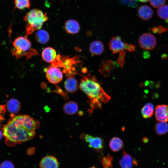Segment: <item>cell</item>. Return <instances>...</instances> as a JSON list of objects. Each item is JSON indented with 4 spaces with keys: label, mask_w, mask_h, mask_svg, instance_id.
Wrapping results in <instances>:
<instances>
[{
    "label": "cell",
    "mask_w": 168,
    "mask_h": 168,
    "mask_svg": "<svg viewBox=\"0 0 168 168\" xmlns=\"http://www.w3.org/2000/svg\"><path fill=\"white\" fill-rule=\"evenodd\" d=\"M36 124L28 115H18L9 120L2 128L3 135L9 146L29 141L35 134Z\"/></svg>",
    "instance_id": "6da1fadb"
},
{
    "label": "cell",
    "mask_w": 168,
    "mask_h": 168,
    "mask_svg": "<svg viewBox=\"0 0 168 168\" xmlns=\"http://www.w3.org/2000/svg\"><path fill=\"white\" fill-rule=\"evenodd\" d=\"M79 88L91 100L92 107H101L100 101L106 103L111 99L97 81L95 76L89 74L83 77L79 86Z\"/></svg>",
    "instance_id": "7a4b0ae2"
},
{
    "label": "cell",
    "mask_w": 168,
    "mask_h": 168,
    "mask_svg": "<svg viewBox=\"0 0 168 168\" xmlns=\"http://www.w3.org/2000/svg\"><path fill=\"white\" fill-rule=\"evenodd\" d=\"M24 20L27 22L26 26L27 35L31 34L36 30L40 29L43 23L48 19L46 12L34 9L30 11L24 17Z\"/></svg>",
    "instance_id": "3957f363"
},
{
    "label": "cell",
    "mask_w": 168,
    "mask_h": 168,
    "mask_svg": "<svg viewBox=\"0 0 168 168\" xmlns=\"http://www.w3.org/2000/svg\"><path fill=\"white\" fill-rule=\"evenodd\" d=\"M13 48L11 50L12 55L17 58L30 55L31 44L27 36L19 37L13 42Z\"/></svg>",
    "instance_id": "277c9868"
},
{
    "label": "cell",
    "mask_w": 168,
    "mask_h": 168,
    "mask_svg": "<svg viewBox=\"0 0 168 168\" xmlns=\"http://www.w3.org/2000/svg\"><path fill=\"white\" fill-rule=\"evenodd\" d=\"M110 49L113 54H116L123 49L128 50L129 52L135 50V46L123 42L119 36L113 37L108 44Z\"/></svg>",
    "instance_id": "5b68a950"
},
{
    "label": "cell",
    "mask_w": 168,
    "mask_h": 168,
    "mask_svg": "<svg viewBox=\"0 0 168 168\" xmlns=\"http://www.w3.org/2000/svg\"><path fill=\"white\" fill-rule=\"evenodd\" d=\"M138 43L142 49L150 50L155 48L156 44V40L153 35L145 33L140 36L138 40Z\"/></svg>",
    "instance_id": "8992f818"
},
{
    "label": "cell",
    "mask_w": 168,
    "mask_h": 168,
    "mask_svg": "<svg viewBox=\"0 0 168 168\" xmlns=\"http://www.w3.org/2000/svg\"><path fill=\"white\" fill-rule=\"evenodd\" d=\"M83 137L89 147L95 149L97 152L102 151L104 148V142L101 138L87 134H84Z\"/></svg>",
    "instance_id": "52a82bcc"
},
{
    "label": "cell",
    "mask_w": 168,
    "mask_h": 168,
    "mask_svg": "<svg viewBox=\"0 0 168 168\" xmlns=\"http://www.w3.org/2000/svg\"><path fill=\"white\" fill-rule=\"evenodd\" d=\"M46 76L49 82L54 84L59 83L63 78L62 72L56 67H52L48 68L46 72Z\"/></svg>",
    "instance_id": "ba28073f"
},
{
    "label": "cell",
    "mask_w": 168,
    "mask_h": 168,
    "mask_svg": "<svg viewBox=\"0 0 168 168\" xmlns=\"http://www.w3.org/2000/svg\"><path fill=\"white\" fill-rule=\"evenodd\" d=\"M155 116L156 120L159 122H168V105H157L155 108Z\"/></svg>",
    "instance_id": "9c48e42d"
},
{
    "label": "cell",
    "mask_w": 168,
    "mask_h": 168,
    "mask_svg": "<svg viewBox=\"0 0 168 168\" xmlns=\"http://www.w3.org/2000/svg\"><path fill=\"white\" fill-rule=\"evenodd\" d=\"M119 164L121 168H132L133 166L137 165V161L129 154L123 150V156L119 161Z\"/></svg>",
    "instance_id": "30bf717a"
},
{
    "label": "cell",
    "mask_w": 168,
    "mask_h": 168,
    "mask_svg": "<svg viewBox=\"0 0 168 168\" xmlns=\"http://www.w3.org/2000/svg\"><path fill=\"white\" fill-rule=\"evenodd\" d=\"M40 166V168H58V162L54 156H47L42 159Z\"/></svg>",
    "instance_id": "8fae6325"
},
{
    "label": "cell",
    "mask_w": 168,
    "mask_h": 168,
    "mask_svg": "<svg viewBox=\"0 0 168 168\" xmlns=\"http://www.w3.org/2000/svg\"><path fill=\"white\" fill-rule=\"evenodd\" d=\"M115 67L113 62L111 60L102 61L100 65L99 71L104 77L109 76L112 70Z\"/></svg>",
    "instance_id": "7c38bea8"
},
{
    "label": "cell",
    "mask_w": 168,
    "mask_h": 168,
    "mask_svg": "<svg viewBox=\"0 0 168 168\" xmlns=\"http://www.w3.org/2000/svg\"><path fill=\"white\" fill-rule=\"evenodd\" d=\"M64 28L68 33L75 34L78 33L80 29V26L76 20L70 19L67 21L64 25Z\"/></svg>",
    "instance_id": "4fadbf2b"
},
{
    "label": "cell",
    "mask_w": 168,
    "mask_h": 168,
    "mask_svg": "<svg viewBox=\"0 0 168 168\" xmlns=\"http://www.w3.org/2000/svg\"><path fill=\"white\" fill-rule=\"evenodd\" d=\"M57 56L55 50L52 48L47 47L44 49L42 53L43 59L45 62L51 63L53 62Z\"/></svg>",
    "instance_id": "5bb4252c"
},
{
    "label": "cell",
    "mask_w": 168,
    "mask_h": 168,
    "mask_svg": "<svg viewBox=\"0 0 168 168\" xmlns=\"http://www.w3.org/2000/svg\"><path fill=\"white\" fill-rule=\"evenodd\" d=\"M79 86L78 82L74 77H69L65 81L64 87L66 91L70 93L76 92Z\"/></svg>",
    "instance_id": "9a60e30c"
},
{
    "label": "cell",
    "mask_w": 168,
    "mask_h": 168,
    "mask_svg": "<svg viewBox=\"0 0 168 168\" xmlns=\"http://www.w3.org/2000/svg\"><path fill=\"white\" fill-rule=\"evenodd\" d=\"M138 13L140 18L143 20H147L152 17L153 12L149 6L143 5L141 6L139 8Z\"/></svg>",
    "instance_id": "2e32d148"
},
{
    "label": "cell",
    "mask_w": 168,
    "mask_h": 168,
    "mask_svg": "<svg viewBox=\"0 0 168 168\" xmlns=\"http://www.w3.org/2000/svg\"><path fill=\"white\" fill-rule=\"evenodd\" d=\"M6 107L9 112L12 114H16L20 111L21 104L18 100L12 98L9 100L7 102Z\"/></svg>",
    "instance_id": "e0dca14e"
},
{
    "label": "cell",
    "mask_w": 168,
    "mask_h": 168,
    "mask_svg": "<svg viewBox=\"0 0 168 168\" xmlns=\"http://www.w3.org/2000/svg\"><path fill=\"white\" fill-rule=\"evenodd\" d=\"M89 49L92 55L96 56L100 55L104 51L103 44L100 41H94L91 44Z\"/></svg>",
    "instance_id": "ac0fdd59"
},
{
    "label": "cell",
    "mask_w": 168,
    "mask_h": 168,
    "mask_svg": "<svg viewBox=\"0 0 168 168\" xmlns=\"http://www.w3.org/2000/svg\"><path fill=\"white\" fill-rule=\"evenodd\" d=\"M78 109L77 104L75 102L69 101L64 105L63 110L65 113L68 115H73L76 114Z\"/></svg>",
    "instance_id": "d6986e66"
},
{
    "label": "cell",
    "mask_w": 168,
    "mask_h": 168,
    "mask_svg": "<svg viewBox=\"0 0 168 168\" xmlns=\"http://www.w3.org/2000/svg\"><path fill=\"white\" fill-rule=\"evenodd\" d=\"M35 39L37 41L41 44H45L49 39L48 33L45 30L39 29L35 34Z\"/></svg>",
    "instance_id": "ffe728a7"
},
{
    "label": "cell",
    "mask_w": 168,
    "mask_h": 168,
    "mask_svg": "<svg viewBox=\"0 0 168 168\" xmlns=\"http://www.w3.org/2000/svg\"><path fill=\"white\" fill-rule=\"evenodd\" d=\"M123 145V142L121 139L119 137H114L110 140L109 145L112 151L116 152L122 148Z\"/></svg>",
    "instance_id": "44dd1931"
},
{
    "label": "cell",
    "mask_w": 168,
    "mask_h": 168,
    "mask_svg": "<svg viewBox=\"0 0 168 168\" xmlns=\"http://www.w3.org/2000/svg\"><path fill=\"white\" fill-rule=\"evenodd\" d=\"M154 111V107L151 103H148L146 104L142 108L141 114L142 117L145 119L151 117Z\"/></svg>",
    "instance_id": "7402d4cb"
},
{
    "label": "cell",
    "mask_w": 168,
    "mask_h": 168,
    "mask_svg": "<svg viewBox=\"0 0 168 168\" xmlns=\"http://www.w3.org/2000/svg\"><path fill=\"white\" fill-rule=\"evenodd\" d=\"M99 160L102 164L103 168H113V157L109 153L106 156L102 155L100 157Z\"/></svg>",
    "instance_id": "603a6c76"
},
{
    "label": "cell",
    "mask_w": 168,
    "mask_h": 168,
    "mask_svg": "<svg viewBox=\"0 0 168 168\" xmlns=\"http://www.w3.org/2000/svg\"><path fill=\"white\" fill-rule=\"evenodd\" d=\"M155 129L157 134H165L168 132V124L166 122H159L156 124Z\"/></svg>",
    "instance_id": "cb8c5ba5"
},
{
    "label": "cell",
    "mask_w": 168,
    "mask_h": 168,
    "mask_svg": "<svg viewBox=\"0 0 168 168\" xmlns=\"http://www.w3.org/2000/svg\"><path fill=\"white\" fill-rule=\"evenodd\" d=\"M157 13L158 16L168 22V5H163L158 8Z\"/></svg>",
    "instance_id": "d4e9b609"
},
{
    "label": "cell",
    "mask_w": 168,
    "mask_h": 168,
    "mask_svg": "<svg viewBox=\"0 0 168 168\" xmlns=\"http://www.w3.org/2000/svg\"><path fill=\"white\" fill-rule=\"evenodd\" d=\"M16 7L19 9L29 8L30 7V0H15Z\"/></svg>",
    "instance_id": "484cf974"
},
{
    "label": "cell",
    "mask_w": 168,
    "mask_h": 168,
    "mask_svg": "<svg viewBox=\"0 0 168 168\" xmlns=\"http://www.w3.org/2000/svg\"><path fill=\"white\" fill-rule=\"evenodd\" d=\"M126 52L123 49L119 53V56L117 62L120 65L121 68L124 66L125 63L124 58Z\"/></svg>",
    "instance_id": "4316f807"
},
{
    "label": "cell",
    "mask_w": 168,
    "mask_h": 168,
    "mask_svg": "<svg viewBox=\"0 0 168 168\" xmlns=\"http://www.w3.org/2000/svg\"><path fill=\"white\" fill-rule=\"evenodd\" d=\"M150 1L151 6L155 8H158L164 5L166 2V0H150Z\"/></svg>",
    "instance_id": "83f0119b"
},
{
    "label": "cell",
    "mask_w": 168,
    "mask_h": 168,
    "mask_svg": "<svg viewBox=\"0 0 168 168\" xmlns=\"http://www.w3.org/2000/svg\"><path fill=\"white\" fill-rule=\"evenodd\" d=\"M0 168H15L13 163L9 161H5L0 165Z\"/></svg>",
    "instance_id": "f1b7e54d"
},
{
    "label": "cell",
    "mask_w": 168,
    "mask_h": 168,
    "mask_svg": "<svg viewBox=\"0 0 168 168\" xmlns=\"http://www.w3.org/2000/svg\"><path fill=\"white\" fill-rule=\"evenodd\" d=\"M166 30V29L161 26H159L157 27H154L152 29V31L155 33H160Z\"/></svg>",
    "instance_id": "f546056e"
},
{
    "label": "cell",
    "mask_w": 168,
    "mask_h": 168,
    "mask_svg": "<svg viewBox=\"0 0 168 168\" xmlns=\"http://www.w3.org/2000/svg\"><path fill=\"white\" fill-rule=\"evenodd\" d=\"M142 140L144 142H147L148 141V139L147 138L145 137L143 138Z\"/></svg>",
    "instance_id": "4dcf8cb0"
},
{
    "label": "cell",
    "mask_w": 168,
    "mask_h": 168,
    "mask_svg": "<svg viewBox=\"0 0 168 168\" xmlns=\"http://www.w3.org/2000/svg\"><path fill=\"white\" fill-rule=\"evenodd\" d=\"M2 135H3V133L2 132V131H1L0 130V140H1V139L2 137Z\"/></svg>",
    "instance_id": "1f68e13d"
},
{
    "label": "cell",
    "mask_w": 168,
    "mask_h": 168,
    "mask_svg": "<svg viewBox=\"0 0 168 168\" xmlns=\"http://www.w3.org/2000/svg\"><path fill=\"white\" fill-rule=\"evenodd\" d=\"M140 1L143 2H148L150 0H139Z\"/></svg>",
    "instance_id": "d6a6232c"
},
{
    "label": "cell",
    "mask_w": 168,
    "mask_h": 168,
    "mask_svg": "<svg viewBox=\"0 0 168 168\" xmlns=\"http://www.w3.org/2000/svg\"><path fill=\"white\" fill-rule=\"evenodd\" d=\"M90 168H96L95 166H92Z\"/></svg>",
    "instance_id": "836d02e7"
}]
</instances>
